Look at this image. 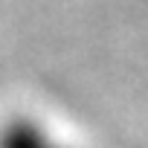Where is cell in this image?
I'll list each match as a JSON object with an SVG mask.
<instances>
[{
    "instance_id": "6da1fadb",
    "label": "cell",
    "mask_w": 148,
    "mask_h": 148,
    "mask_svg": "<svg viewBox=\"0 0 148 148\" xmlns=\"http://www.w3.org/2000/svg\"><path fill=\"white\" fill-rule=\"evenodd\" d=\"M0 148H73L32 116H12L0 125Z\"/></svg>"
}]
</instances>
